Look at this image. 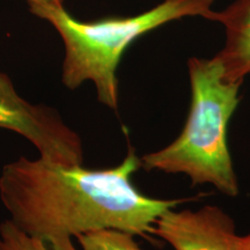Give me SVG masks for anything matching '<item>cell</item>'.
<instances>
[{
	"label": "cell",
	"mask_w": 250,
	"mask_h": 250,
	"mask_svg": "<svg viewBox=\"0 0 250 250\" xmlns=\"http://www.w3.org/2000/svg\"><path fill=\"white\" fill-rule=\"evenodd\" d=\"M142 160L130 148L108 169L19 158L2 168L0 199L11 219L0 226V250H78L72 237L117 229L146 237L158 218L182 201L143 195L132 183Z\"/></svg>",
	"instance_id": "obj_1"
},
{
	"label": "cell",
	"mask_w": 250,
	"mask_h": 250,
	"mask_svg": "<svg viewBox=\"0 0 250 250\" xmlns=\"http://www.w3.org/2000/svg\"><path fill=\"white\" fill-rule=\"evenodd\" d=\"M0 127L14 131L29 140L40 158L57 164H83V146L76 131L61 115L43 104L21 98L11 78L0 71Z\"/></svg>",
	"instance_id": "obj_4"
},
{
	"label": "cell",
	"mask_w": 250,
	"mask_h": 250,
	"mask_svg": "<svg viewBox=\"0 0 250 250\" xmlns=\"http://www.w3.org/2000/svg\"><path fill=\"white\" fill-rule=\"evenodd\" d=\"M81 250H143L133 235L117 229H100L77 236Z\"/></svg>",
	"instance_id": "obj_7"
},
{
	"label": "cell",
	"mask_w": 250,
	"mask_h": 250,
	"mask_svg": "<svg viewBox=\"0 0 250 250\" xmlns=\"http://www.w3.org/2000/svg\"><path fill=\"white\" fill-rule=\"evenodd\" d=\"M154 234L175 250H243L233 219L217 206L197 211L169 208L156 220Z\"/></svg>",
	"instance_id": "obj_5"
},
{
	"label": "cell",
	"mask_w": 250,
	"mask_h": 250,
	"mask_svg": "<svg viewBox=\"0 0 250 250\" xmlns=\"http://www.w3.org/2000/svg\"><path fill=\"white\" fill-rule=\"evenodd\" d=\"M30 7H62L64 6V0H26Z\"/></svg>",
	"instance_id": "obj_8"
},
{
	"label": "cell",
	"mask_w": 250,
	"mask_h": 250,
	"mask_svg": "<svg viewBox=\"0 0 250 250\" xmlns=\"http://www.w3.org/2000/svg\"><path fill=\"white\" fill-rule=\"evenodd\" d=\"M210 20L225 27L226 42L215 55L230 83H241L250 74V0H235L224 11H214Z\"/></svg>",
	"instance_id": "obj_6"
},
{
	"label": "cell",
	"mask_w": 250,
	"mask_h": 250,
	"mask_svg": "<svg viewBox=\"0 0 250 250\" xmlns=\"http://www.w3.org/2000/svg\"><path fill=\"white\" fill-rule=\"evenodd\" d=\"M242 249L250 250V233L248 235L242 236Z\"/></svg>",
	"instance_id": "obj_9"
},
{
	"label": "cell",
	"mask_w": 250,
	"mask_h": 250,
	"mask_svg": "<svg viewBox=\"0 0 250 250\" xmlns=\"http://www.w3.org/2000/svg\"><path fill=\"white\" fill-rule=\"evenodd\" d=\"M191 104L182 132L173 143L145 154L142 167L168 174H186L192 184L210 183L229 197L239 193L227 125L240 102L241 83L224 77L218 58L192 57L188 62Z\"/></svg>",
	"instance_id": "obj_2"
},
{
	"label": "cell",
	"mask_w": 250,
	"mask_h": 250,
	"mask_svg": "<svg viewBox=\"0 0 250 250\" xmlns=\"http://www.w3.org/2000/svg\"><path fill=\"white\" fill-rule=\"evenodd\" d=\"M214 0H164L142 14L79 21L62 7H30V12L55 27L65 45L62 81L76 89L93 81L98 100L108 108L118 105L116 70L124 51L144 34L187 17L210 20Z\"/></svg>",
	"instance_id": "obj_3"
}]
</instances>
